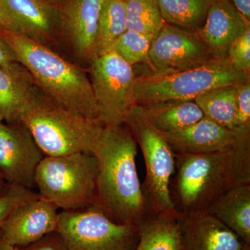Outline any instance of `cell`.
<instances>
[{
  "instance_id": "cell-1",
  "label": "cell",
  "mask_w": 250,
  "mask_h": 250,
  "mask_svg": "<svg viewBox=\"0 0 250 250\" xmlns=\"http://www.w3.org/2000/svg\"><path fill=\"white\" fill-rule=\"evenodd\" d=\"M92 154L98 164L93 205L114 223L139 225L149 213L136 168L137 143L129 128L104 126Z\"/></svg>"
},
{
  "instance_id": "cell-2",
  "label": "cell",
  "mask_w": 250,
  "mask_h": 250,
  "mask_svg": "<svg viewBox=\"0 0 250 250\" xmlns=\"http://www.w3.org/2000/svg\"><path fill=\"white\" fill-rule=\"evenodd\" d=\"M0 36L14 51L18 62L29 70L36 86L45 96L77 116L98 120L87 69L21 34L4 32Z\"/></svg>"
},
{
  "instance_id": "cell-3",
  "label": "cell",
  "mask_w": 250,
  "mask_h": 250,
  "mask_svg": "<svg viewBox=\"0 0 250 250\" xmlns=\"http://www.w3.org/2000/svg\"><path fill=\"white\" fill-rule=\"evenodd\" d=\"M20 123L47 156L92 153L104 127L98 120L77 116L59 106L36 85L21 110Z\"/></svg>"
},
{
  "instance_id": "cell-4",
  "label": "cell",
  "mask_w": 250,
  "mask_h": 250,
  "mask_svg": "<svg viewBox=\"0 0 250 250\" xmlns=\"http://www.w3.org/2000/svg\"><path fill=\"white\" fill-rule=\"evenodd\" d=\"M177 174L170 190L181 216L207 213L210 205L234 184L232 148L207 154H176Z\"/></svg>"
},
{
  "instance_id": "cell-5",
  "label": "cell",
  "mask_w": 250,
  "mask_h": 250,
  "mask_svg": "<svg viewBox=\"0 0 250 250\" xmlns=\"http://www.w3.org/2000/svg\"><path fill=\"white\" fill-rule=\"evenodd\" d=\"M250 74L236 68L229 59H213L199 66L166 75L136 77L135 104L168 100H195L208 90L250 82Z\"/></svg>"
},
{
  "instance_id": "cell-6",
  "label": "cell",
  "mask_w": 250,
  "mask_h": 250,
  "mask_svg": "<svg viewBox=\"0 0 250 250\" xmlns=\"http://www.w3.org/2000/svg\"><path fill=\"white\" fill-rule=\"evenodd\" d=\"M98 164L92 153L47 156L38 166L36 188L41 197L62 210L93 205Z\"/></svg>"
},
{
  "instance_id": "cell-7",
  "label": "cell",
  "mask_w": 250,
  "mask_h": 250,
  "mask_svg": "<svg viewBox=\"0 0 250 250\" xmlns=\"http://www.w3.org/2000/svg\"><path fill=\"white\" fill-rule=\"evenodd\" d=\"M124 125L129 128L144 157L146 177L142 189L149 215L176 211L170 190L175 156L165 136L149 123L140 105L131 106Z\"/></svg>"
},
{
  "instance_id": "cell-8",
  "label": "cell",
  "mask_w": 250,
  "mask_h": 250,
  "mask_svg": "<svg viewBox=\"0 0 250 250\" xmlns=\"http://www.w3.org/2000/svg\"><path fill=\"white\" fill-rule=\"evenodd\" d=\"M57 232L68 250H134L139 228L112 221L91 205L59 213Z\"/></svg>"
},
{
  "instance_id": "cell-9",
  "label": "cell",
  "mask_w": 250,
  "mask_h": 250,
  "mask_svg": "<svg viewBox=\"0 0 250 250\" xmlns=\"http://www.w3.org/2000/svg\"><path fill=\"white\" fill-rule=\"evenodd\" d=\"M104 126L124 124L130 108L135 104L133 67L113 50L95 57L87 69Z\"/></svg>"
},
{
  "instance_id": "cell-10",
  "label": "cell",
  "mask_w": 250,
  "mask_h": 250,
  "mask_svg": "<svg viewBox=\"0 0 250 250\" xmlns=\"http://www.w3.org/2000/svg\"><path fill=\"white\" fill-rule=\"evenodd\" d=\"M215 59L195 33L164 24L148 54L150 75H166L202 65Z\"/></svg>"
},
{
  "instance_id": "cell-11",
  "label": "cell",
  "mask_w": 250,
  "mask_h": 250,
  "mask_svg": "<svg viewBox=\"0 0 250 250\" xmlns=\"http://www.w3.org/2000/svg\"><path fill=\"white\" fill-rule=\"evenodd\" d=\"M45 156L22 123L0 124V174L6 183L34 190L36 170Z\"/></svg>"
},
{
  "instance_id": "cell-12",
  "label": "cell",
  "mask_w": 250,
  "mask_h": 250,
  "mask_svg": "<svg viewBox=\"0 0 250 250\" xmlns=\"http://www.w3.org/2000/svg\"><path fill=\"white\" fill-rule=\"evenodd\" d=\"M105 0H64L59 7V37L79 62L96 57L99 18Z\"/></svg>"
},
{
  "instance_id": "cell-13",
  "label": "cell",
  "mask_w": 250,
  "mask_h": 250,
  "mask_svg": "<svg viewBox=\"0 0 250 250\" xmlns=\"http://www.w3.org/2000/svg\"><path fill=\"white\" fill-rule=\"evenodd\" d=\"M58 208L41 196L20 206L11 213L0 235L11 246L20 248L57 231Z\"/></svg>"
},
{
  "instance_id": "cell-14",
  "label": "cell",
  "mask_w": 250,
  "mask_h": 250,
  "mask_svg": "<svg viewBox=\"0 0 250 250\" xmlns=\"http://www.w3.org/2000/svg\"><path fill=\"white\" fill-rule=\"evenodd\" d=\"M19 34L47 47L60 44L59 9L40 0H2Z\"/></svg>"
},
{
  "instance_id": "cell-15",
  "label": "cell",
  "mask_w": 250,
  "mask_h": 250,
  "mask_svg": "<svg viewBox=\"0 0 250 250\" xmlns=\"http://www.w3.org/2000/svg\"><path fill=\"white\" fill-rule=\"evenodd\" d=\"M179 220L182 250H246L250 248L238 235L210 213L189 216L179 215Z\"/></svg>"
},
{
  "instance_id": "cell-16",
  "label": "cell",
  "mask_w": 250,
  "mask_h": 250,
  "mask_svg": "<svg viewBox=\"0 0 250 250\" xmlns=\"http://www.w3.org/2000/svg\"><path fill=\"white\" fill-rule=\"evenodd\" d=\"M248 26L231 0H212L205 22L196 34L215 59L225 60L230 46Z\"/></svg>"
},
{
  "instance_id": "cell-17",
  "label": "cell",
  "mask_w": 250,
  "mask_h": 250,
  "mask_svg": "<svg viewBox=\"0 0 250 250\" xmlns=\"http://www.w3.org/2000/svg\"><path fill=\"white\" fill-rule=\"evenodd\" d=\"M163 134L176 154H207L227 150L232 148L236 139L234 131L206 117L183 129Z\"/></svg>"
},
{
  "instance_id": "cell-18",
  "label": "cell",
  "mask_w": 250,
  "mask_h": 250,
  "mask_svg": "<svg viewBox=\"0 0 250 250\" xmlns=\"http://www.w3.org/2000/svg\"><path fill=\"white\" fill-rule=\"evenodd\" d=\"M35 87L30 72L19 62L0 67V115L5 123H20L21 110Z\"/></svg>"
},
{
  "instance_id": "cell-19",
  "label": "cell",
  "mask_w": 250,
  "mask_h": 250,
  "mask_svg": "<svg viewBox=\"0 0 250 250\" xmlns=\"http://www.w3.org/2000/svg\"><path fill=\"white\" fill-rule=\"evenodd\" d=\"M207 213L250 246V184L233 185L210 205Z\"/></svg>"
},
{
  "instance_id": "cell-20",
  "label": "cell",
  "mask_w": 250,
  "mask_h": 250,
  "mask_svg": "<svg viewBox=\"0 0 250 250\" xmlns=\"http://www.w3.org/2000/svg\"><path fill=\"white\" fill-rule=\"evenodd\" d=\"M140 106L149 123L163 134L183 129L205 118L194 100H164Z\"/></svg>"
},
{
  "instance_id": "cell-21",
  "label": "cell",
  "mask_w": 250,
  "mask_h": 250,
  "mask_svg": "<svg viewBox=\"0 0 250 250\" xmlns=\"http://www.w3.org/2000/svg\"><path fill=\"white\" fill-rule=\"evenodd\" d=\"M139 240L134 250H182L179 215L167 211L149 215L138 225Z\"/></svg>"
},
{
  "instance_id": "cell-22",
  "label": "cell",
  "mask_w": 250,
  "mask_h": 250,
  "mask_svg": "<svg viewBox=\"0 0 250 250\" xmlns=\"http://www.w3.org/2000/svg\"><path fill=\"white\" fill-rule=\"evenodd\" d=\"M212 0H156L166 24L197 34Z\"/></svg>"
},
{
  "instance_id": "cell-23",
  "label": "cell",
  "mask_w": 250,
  "mask_h": 250,
  "mask_svg": "<svg viewBox=\"0 0 250 250\" xmlns=\"http://www.w3.org/2000/svg\"><path fill=\"white\" fill-rule=\"evenodd\" d=\"M195 102L206 118L234 130L236 118V85L218 87L199 95Z\"/></svg>"
},
{
  "instance_id": "cell-24",
  "label": "cell",
  "mask_w": 250,
  "mask_h": 250,
  "mask_svg": "<svg viewBox=\"0 0 250 250\" xmlns=\"http://www.w3.org/2000/svg\"><path fill=\"white\" fill-rule=\"evenodd\" d=\"M126 29L125 1L105 0L99 18L96 57L111 51L117 39Z\"/></svg>"
},
{
  "instance_id": "cell-25",
  "label": "cell",
  "mask_w": 250,
  "mask_h": 250,
  "mask_svg": "<svg viewBox=\"0 0 250 250\" xmlns=\"http://www.w3.org/2000/svg\"><path fill=\"white\" fill-rule=\"evenodd\" d=\"M126 29L156 37L166 24L156 0H125Z\"/></svg>"
},
{
  "instance_id": "cell-26",
  "label": "cell",
  "mask_w": 250,
  "mask_h": 250,
  "mask_svg": "<svg viewBox=\"0 0 250 250\" xmlns=\"http://www.w3.org/2000/svg\"><path fill=\"white\" fill-rule=\"evenodd\" d=\"M153 40L154 39L151 36L126 29L117 39L111 50L114 51L131 67H134L141 62L147 63L148 54Z\"/></svg>"
},
{
  "instance_id": "cell-27",
  "label": "cell",
  "mask_w": 250,
  "mask_h": 250,
  "mask_svg": "<svg viewBox=\"0 0 250 250\" xmlns=\"http://www.w3.org/2000/svg\"><path fill=\"white\" fill-rule=\"evenodd\" d=\"M39 196V194L32 189L6 183L0 189V229L18 207Z\"/></svg>"
},
{
  "instance_id": "cell-28",
  "label": "cell",
  "mask_w": 250,
  "mask_h": 250,
  "mask_svg": "<svg viewBox=\"0 0 250 250\" xmlns=\"http://www.w3.org/2000/svg\"><path fill=\"white\" fill-rule=\"evenodd\" d=\"M228 59L238 70L250 73V26L230 46Z\"/></svg>"
},
{
  "instance_id": "cell-29",
  "label": "cell",
  "mask_w": 250,
  "mask_h": 250,
  "mask_svg": "<svg viewBox=\"0 0 250 250\" xmlns=\"http://www.w3.org/2000/svg\"><path fill=\"white\" fill-rule=\"evenodd\" d=\"M250 128V81L236 85L235 129Z\"/></svg>"
},
{
  "instance_id": "cell-30",
  "label": "cell",
  "mask_w": 250,
  "mask_h": 250,
  "mask_svg": "<svg viewBox=\"0 0 250 250\" xmlns=\"http://www.w3.org/2000/svg\"><path fill=\"white\" fill-rule=\"evenodd\" d=\"M17 250H68L57 231L49 233L28 246L17 248Z\"/></svg>"
},
{
  "instance_id": "cell-31",
  "label": "cell",
  "mask_w": 250,
  "mask_h": 250,
  "mask_svg": "<svg viewBox=\"0 0 250 250\" xmlns=\"http://www.w3.org/2000/svg\"><path fill=\"white\" fill-rule=\"evenodd\" d=\"M4 32L19 34L16 23L5 8L2 0H0V35Z\"/></svg>"
},
{
  "instance_id": "cell-32",
  "label": "cell",
  "mask_w": 250,
  "mask_h": 250,
  "mask_svg": "<svg viewBox=\"0 0 250 250\" xmlns=\"http://www.w3.org/2000/svg\"><path fill=\"white\" fill-rule=\"evenodd\" d=\"M18 62L13 49L0 36V67H6Z\"/></svg>"
},
{
  "instance_id": "cell-33",
  "label": "cell",
  "mask_w": 250,
  "mask_h": 250,
  "mask_svg": "<svg viewBox=\"0 0 250 250\" xmlns=\"http://www.w3.org/2000/svg\"><path fill=\"white\" fill-rule=\"evenodd\" d=\"M243 19L250 24V0H231Z\"/></svg>"
},
{
  "instance_id": "cell-34",
  "label": "cell",
  "mask_w": 250,
  "mask_h": 250,
  "mask_svg": "<svg viewBox=\"0 0 250 250\" xmlns=\"http://www.w3.org/2000/svg\"><path fill=\"white\" fill-rule=\"evenodd\" d=\"M0 250H17V248L11 246L0 235Z\"/></svg>"
},
{
  "instance_id": "cell-35",
  "label": "cell",
  "mask_w": 250,
  "mask_h": 250,
  "mask_svg": "<svg viewBox=\"0 0 250 250\" xmlns=\"http://www.w3.org/2000/svg\"><path fill=\"white\" fill-rule=\"evenodd\" d=\"M40 1L49 6H52V7L59 9V6H61L64 0H40Z\"/></svg>"
},
{
  "instance_id": "cell-36",
  "label": "cell",
  "mask_w": 250,
  "mask_h": 250,
  "mask_svg": "<svg viewBox=\"0 0 250 250\" xmlns=\"http://www.w3.org/2000/svg\"><path fill=\"white\" fill-rule=\"evenodd\" d=\"M5 184H6V182H5L4 179H3V177H1V174H0V189L4 187Z\"/></svg>"
},
{
  "instance_id": "cell-37",
  "label": "cell",
  "mask_w": 250,
  "mask_h": 250,
  "mask_svg": "<svg viewBox=\"0 0 250 250\" xmlns=\"http://www.w3.org/2000/svg\"><path fill=\"white\" fill-rule=\"evenodd\" d=\"M3 122H4V119H3L2 117L0 115V124H1V123H3Z\"/></svg>"
},
{
  "instance_id": "cell-38",
  "label": "cell",
  "mask_w": 250,
  "mask_h": 250,
  "mask_svg": "<svg viewBox=\"0 0 250 250\" xmlns=\"http://www.w3.org/2000/svg\"><path fill=\"white\" fill-rule=\"evenodd\" d=\"M120 1H125V0H120Z\"/></svg>"
},
{
  "instance_id": "cell-39",
  "label": "cell",
  "mask_w": 250,
  "mask_h": 250,
  "mask_svg": "<svg viewBox=\"0 0 250 250\" xmlns=\"http://www.w3.org/2000/svg\"><path fill=\"white\" fill-rule=\"evenodd\" d=\"M250 250V248H249V249H248V250Z\"/></svg>"
}]
</instances>
